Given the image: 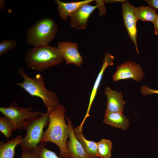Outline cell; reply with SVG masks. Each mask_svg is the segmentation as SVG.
Segmentation results:
<instances>
[{
    "instance_id": "obj_4",
    "label": "cell",
    "mask_w": 158,
    "mask_h": 158,
    "mask_svg": "<svg viewBox=\"0 0 158 158\" xmlns=\"http://www.w3.org/2000/svg\"><path fill=\"white\" fill-rule=\"evenodd\" d=\"M58 31L57 25L53 20L43 17L27 30L26 41L34 47L48 45L55 38Z\"/></svg>"
},
{
    "instance_id": "obj_24",
    "label": "cell",
    "mask_w": 158,
    "mask_h": 158,
    "mask_svg": "<svg viewBox=\"0 0 158 158\" xmlns=\"http://www.w3.org/2000/svg\"><path fill=\"white\" fill-rule=\"evenodd\" d=\"M96 5L97 6L99 11V16H102L103 15H106V8L105 6L104 3L105 2L104 0H95Z\"/></svg>"
},
{
    "instance_id": "obj_25",
    "label": "cell",
    "mask_w": 158,
    "mask_h": 158,
    "mask_svg": "<svg viewBox=\"0 0 158 158\" xmlns=\"http://www.w3.org/2000/svg\"><path fill=\"white\" fill-rule=\"evenodd\" d=\"M21 158H35V156L33 150L22 151Z\"/></svg>"
},
{
    "instance_id": "obj_22",
    "label": "cell",
    "mask_w": 158,
    "mask_h": 158,
    "mask_svg": "<svg viewBox=\"0 0 158 158\" xmlns=\"http://www.w3.org/2000/svg\"><path fill=\"white\" fill-rule=\"evenodd\" d=\"M17 45V42L15 40H6L1 42L0 43V56L14 48Z\"/></svg>"
},
{
    "instance_id": "obj_13",
    "label": "cell",
    "mask_w": 158,
    "mask_h": 158,
    "mask_svg": "<svg viewBox=\"0 0 158 158\" xmlns=\"http://www.w3.org/2000/svg\"><path fill=\"white\" fill-rule=\"evenodd\" d=\"M104 93L107 98V104L105 113L117 112L123 113L126 102L123 99L122 94L109 87L105 88Z\"/></svg>"
},
{
    "instance_id": "obj_17",
    "label": "cell",
    "mask_w": 158,
    "mask_h": 158,
    "mask_svg": "<svg viewBox=\"0 0 158 158\" xmlns=\"http://www.w3.org/2000/svg\"><path fill=\"white\" fill-rule=\"evenodd\" d=\"M75 135L81 143L88 158H98L97 142L86 139L82 131H74Z\"/></svg>"
},
{
    "instance_id": "obj_16",
    "label": "cell",
    "mask_w": 158,
    "mask_h": 158,
    "mask_svg": "<svg viewBox=\"0 0 158 158\" xmlns=\"http://www.w3.org/2000/svg\"><path fill=\"white\" fill-rule=\"evenodd\" d=\"M21 135H18L6 142L3 141L0 142V158H14L15 148L21 142L23 138Z\"/></svg>"
},
{
    "instance_id": "obj_23",
    "label": "cell",
    "mask_w": 158,
    "mask_h": 158,
    "mask_svg": "<svg viewBox=\"0 0 158 158\" xmlns=\"http://www.w3.org/2000/svg\"><path fill=\"white\" fill-rule=\"evenodd\" d=\"M140 91L144 95H148L154 94H158V90L151 89L146 85L142 86Z\"/></svg>"
},
{
    "instance_id": "obj_10",
    "label": "cell",
    "mask_w": 158,
    "mask_h": 158,
    "mask_svg": "<svg viewBox=\"0 0 158 158\" xmlns=\"http://www.w3.org/2000/svg\"><path fill=\"white\" fill-rule=\"evenodd\" d=\"M97 7V5L92 6L89 4L81 6L69 17V25L75 29H85L89 17Z\"/></svg>"
},
{
    "instance_id": "obj_3",
    "label": "cell",
    "mask_w": 158,
    "mask_h": 158,
    "mask_svg": "<svg viewBox=\"0 0 158 158\" xmlns=\"http://www.w3.org/2000/svg\"><path fill=\"white\" fill-rule=\"evenodd\" d=\"M18 71L24 80L22 83H16V85L22 88L32 97L40 98L47 110L49 109L54 110L58 107L59 104V97L55 92L47 89L42 75L37 74L31 78L21 67L18 68Z\"/></svg>"
},
{
    "instance_id": "obj_6",
    "label": "cell",
    "mask_w": 158,
    "mask_h": 158,
    "mask_svg": "<svg viewBox=\"0 0 158 158\" xmlns=\"http://www.w3.org/2000/svg\"><path fill=\"white\" fill-rule=\"evenodd\" d=\"M33 109L31 106L26 108L19 107L18 103L16 102H12L8 107H0V112L10 118L14 123V131L23 129L27 120L41 116L44 113L38 111H32Z\"/></svg>"
},
{
    "instance_id": "obj_8",
    "label": "cell",
    "mask_w": 158,
    "mask_h": 158,
    "mask_svg": "<svg viewBox=\"0 0 158 158\" xmlns=\"http://www.w3.org/2000/svg\"><path fill=\"white\" fill-rule=\"evenodd\" d=\"M134 7L127 1L122 3V16L124 25L129 36L135 45V49L138 54L136 28L138 20L135 13Z\"/></svg>"
},
{
    "instance_id": "obj_27",
    "label": "cell",
    "mask_w": 158,
    "mask_h": 158,
    "mask_svg": "<svg viewBox=\"0 0 158 158\" xmlns=\"http://www.w3.org/2000/svg\"><path fill=\"white\" fill-rule=\"evenodd\" d=\"M153 23L154 33L156 35L158 36V15Z\"/></svg>"
},
{
    "instance_id": "obj_28",
    "label": "cell",
    "mask_w": 158,
    "mask_h": 158,
    "mask_svg": "<svg viewBox=\"0 0 158 158\" xmlns=\"http://www.w3.org/2000/svg\"><path fill=\"white\" fill-rule=\"evenodd\" d=\"M126 0H105L106 3H107L109 4H111L115 2H120L122 4L126 1Z\"/></svg>"
},
{
    "instance_id": "obj_21",
    "label": "cell",
    "mask_w": 158,
    "mask_h": 158,
    "mask_svg": "<svg viewBox=\"0 0 158 158\" xmlns=\"http://www.w3.org/2000/svg\"><path fill=\"white\" fill-rule=\"evenodd\" d=\"M33 151L35 158H61L54 152L47 149L45 143H40Z\"/></svg>"
},
{
    "instance_id": "obj_19",
    "label": "cell",
    "mask_w": 158,
    "mask_h": 158,
    "mask_svg": "<svg viewBox=\"0 0 158 158\" xmlns=\"http://www.w3.org/2000/svg\"><path fill=\"white\" fill-rule=\"evenodd\" d=\"M15 126L12 121L6 116L3 115L0 117V131L8 140L12 139V133L14 131Z\"/></svg>"
},
{
    "instance_id": "obj_14",
    "label": "cell",
    "mask_w": 158,
    "mask_h": 158,
    "mask_svg": "<svg viewBox=\"0 0 158 158\" xmlns=\"http://www.w3.org/2000/svg\"><path fill=\"white\" fill-rule=\"evenodd\" d=\"M95 1L93 0H85L82 1L64 2L59 0H55V3L58 6L59 14L61 18L66 21L74 12L82 6L89 4Z\"/></svg>"
},
{
    "instance_id": "obj_15",
    "label": "cell",
    "mask_w": 158,
    "mask_h": 158,
    "mask_svg": "<svg viewBox=\"0 0 158 158\" xmlns=\"http://www.w3.org/2000/svg\"><path fill=\"white\" fill-rule=\"evenodd\" d=\"M104 122L116 128L126 129L129 125V120L123 113L112 112L105 113Z\"/></svg>"
},
{
    "instance_id": "obj_20",
    "label": "cell",
    "mask_w": 158,
    "mask_h": 158,
    "mask_svg": "<svg viewBox=\"0 0 158 158\" xmlns=\"http://www.w3.org/2000/svg\"><path fill=\"white\" fill-rule=\"evenodd\" d=\"M97 143L98 157L101 158H110L111 155L112 142L109 140L102 139Z\"/></svg>"
},
{
    "instance_id": "obj_2",
    "label": "cell",
    "mask_w": 158,
    "mask_h": 158,
    "mask_svg": "<svg viewBox=\"0 0 158 158\" xmlns=\"http://www.w3.org/2000/svg\"><path fill=\"white\" fill-rule=\"evenodd\" d=\"M64 60L58 47L49 44L34 47L28 50L24 56L28 67L41 72L61 64Z\"/></svg>"
},
{
    "instance_id": "obj_9",
    "label": "cell",
    "mask_w": 158,
    "mask_h": 158,
    "mask_svg": "<svg viewBox=\"0 0 158 158\" xmlns=\"http://www.w3.org/2000/svg\"><path fill=\"white\" fill-rule=\"evenodd\" d=\"M78 47L77 43L71 41L58 43V48L66 65L73 63L79 67L83 63V57L78 51Z\"/></svg>"
},
{
    "instance_id": "obj_29",
    "label": "cell",
    "mask_w": 158,
    "mask_h": 158,
    "mask_svg": "<svg viewBox=\"0 0 158 158\" xmlns=\"http://www.w3.org/2000/svg\"><path fill=\"white\" fill-rule=\"evenodd\" d=\"M6 8L5 1L4 0H0V9L1 10H4Z\"/></svg>"
},
{
    "instance_id": "obj_26",
    "label": "cell",
    "mask_w": 158,
    "mask_h": 158,
    "mask_svg": "<svg viewBox=\"0 0 158 158\" xmlns=\"http://www.w3.org/2000/svg\"><path fill=\"white\" fill-rule=\"evenodd\" d=\"M145 1L154 9L158 10V0H145Z\"/></svg>"
},
{
    "instance_id": "obj_18",
    "label": "cell",
    "mask_w": 158,
    "mask_h": 158,
    "mask_svg": "<svg viewBox=\"0 0 158 158\" xmlns=\"http://www.w3.org/2000/svg\"><path fill=\"white\" fill-rule=\"evenodd\" d=\"M134 10L138 20L149 21L153 23L158 15L156 10L149 6L135 7Z\"/></svg>"
},
{
    "instance_id": "obj_1",
    "label": "cell",
    "mask_w": 158,
    "mask_h": 158,
    "mask_svg": "<svg viewBox=\"0 0 158 158\" xmlns=\"http://www.w3.org/2000/svg\"><path fill=\"white\" fill-rule=\"evenodd\" d=\"M66 111L65 107L61 104L51 110L48 127L40 143L50 142L56 145L59 149V157L61 158H69L66 146L69 128L65 121Z\"/></svg>"
},
{
    "instance_id": "obj_5",
    "label": "cell",
    "mask_w": 158,
    "mask_h": 158,
    "mask_svg": "<svg viewBox=\"0 0 158 158\" xmlns=\"http://www.w3.org/2000/svg\"><path fill=\"white\" fill-rule=\"evenodd\" d=\"M51 110L48 109L40 117L31 118L26 120L23 129L26 131V134L19 145L22 151L32 150L40 143L44 128L48 126Z\"/></svg>"
},
{
    "instance_id": "obj_12",
    "label": "cell",
    "mask_w": 158,
    "mask_h": 158,
    "mask_svg": "<svg viewBox=\"0 0 158 158\" xmlns=\"http://www.w3.org/2000/svg\"><path fill=\"white\" fill-rule=\"evenodd\" d=\"M114 59V57L113 55L107 52L106 53L100 71L97 77L91 92L86 113L83 120L80 124V126L81 127H83L86 119L90 116V111L91 106L96 95L104 73L108 67L113 65Z\"/></svg>"
},
{
    "instance_id": "obj_11",
    "label": "cell",
    "mask_w": 158,
    "mask_h": 158,
    "mask_svg": "<svg viewBox=\"0 0 158 158\" xmlns=\"http://www.w3.org/2000/svg\"><path fill=\"white\" fill-rule=\"evenodd\" d=\"M69 128V140L66 144L69 158H88L81 143L75 137L73 123L70 118L66 116Z\"/></svg>"
},
{
    "instance_id": "obj_7",
    "label": "cell",
    "mask_w": 158,
    "mask_h": 158,
    "mask_svg": "<svg viewBox=\"0 0 158 158\" xmlns=\"http://www.w3.org/2000/svg\"><path fill=\"white\" fill-rule=\"evenodd\" d=\"M140 66L130 61L118 65L116 70L112 77L114 82L122 80L132 79L140 81L145 75Z\"/></svg>"
}]
</instances>
